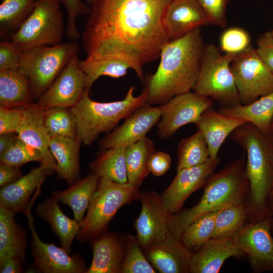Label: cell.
Instances as JSON below:
<instances>
[{"instance_id":"1","label":"cell","mask_w":273,"mask_h":273,"mask_svg":"<svg viewBox=\"0 0 273 273\" xmlns=\"http://www.w3.org/2000/svg\"><path fill=\"white\" fill-rule=\"evenodd\" d=\"M171 0H95L82 36L86 57L115 55L139 67L157 59L168 37L162 22Z\"/></svg>"},{"instance_id":"2","label":"cell","mask_w":273,"mask_h":273,"mask_svg":"<svg viewBox=\"0 0 273 273\" xmlns=\"http://www.w3.org/2000/svg\"><path fill=\"white\" fill-rule=\"evenodd\" d=\"M204 48L200 28L163 46L158 69L145 86L149 104L163 105L175 96L193 89Z\"/></svg>"},{"instance_id":"3","label":"cell","mask_w":273,"mask_h":273,"mask_svg":"<svg viewBox=\"0 0 273 273\" xmlns=\"http://www.w3.org/2000/svg\"><path fill=\"white\" fill-rule=\"evenodd\" d=\"M246 162L244 151L238 159L229 162L209 178L203 187V195L196 205L171 214L169 230L171 234L180 240L186 227L199 216L245 201L250 190Z\"/></svg>"},{"instance_id":"4","label":"cell","mask_w":273,"mask_h":273,"mask_svg":"<svg viewBox=\"0 0 273 273\" xmlns=\"http://www.w3.org/2000/svg\"><path fill=\"white\" fill-rule=\"evenodd\" d=\"M246 155V172L250 190L245 200L247 222L256 221L270 216L266 204L272 189L269 140L266 134L250 122L236 128L230 135Z\"/></svg>"},{"instance_id":"5","label":"cell","mask_w":273,"mask_h":273,"mask_svg":"<svg viewBox=\"0 0 273 273\" xmlns=\"http://www.w3.org/2000/svg\"><path fill=\"white\" fill-rule=\"evenodd\" d=\"M134 87L128 89L120 101L101 103L89 97L85 90L79 102L73 107L77 136L85 146L92 145L102 133H110L122 119H126L135 111L148 103V93L146 86L138 96L134 95Z\"/></svg>"},{"instance_id":"6","label":"cell","mask_w":273,"mask_h":273,"mask_svg":"<svg viewBox=\"0 0 273 273\" xmlns=\"http://www.w3.org/2000/svg\"><path fill=\"white\" fill-rule=\"evenodd\" d=\"M139 189L128 182L120 184L100 178L87 213L80 223L77 241L81 244L90 243L107 232L108 225L117 211L123 206L139 199Z\"/></svg>"},{"instance_id":"7","label":"cell","mask_w":273,"mask_h":273,"mask_svg":"<svg viewBox=\"0 0 273 273\" xmlns=\"http://www.w3.org/2000/svg\"><path fill=\"white\" fill-rule=\"evenodd\" d=\"M79 52L78 42L71 41L21 52L18 70L28 78L33 100L39 99Z\"/></svg>"},{"instance_id":"8","label":"cell","mask_w":273,"mask_h":273,"mask_svg":"<svg viewBox=\"0 0 273 273\" xmlns=\"http://www.w3.org/2000/svg\"><path fill=\"white\" fill-rule=\"evenodd\" d=\"M236 56L222 54L212 44L204 46L193 92L218 101L222 106L241 104L231 69Z\"/></svg>"},{"instance_id":"9","label":"cell","mask_w":273,"mask_h":273,"mask_svg":"<svg viewBox=\"0 0 273 273\" xmlns=\"http://www.w3.org/2000/svg\"><path fill=\"white\" fill-rule=\"evenodd\" d=\"M65 26L58 0H36L34 8L19 30L10 39L21 52L61 43Z\"/></svg>"},{"instance_id":"10","label":"cell","mask_w":273,"mask_h":273,"mask_svg":"<svg viewBox=\"0 0 273 273\" xmlns=\"http://www.w3.org/2000/svg\"><path fill=\"white\" fill-rule=\"evenodd\" d=\"M231 69L242 104H249L273 92V74L252 46L236 56Z\"/></svg>"},{"instance_id":"11","label":"cell","mask_w":273,"mask_h":273,"mask_svg":"<svg viewBox=\"0 0 273 273\" xmlns=\"http://www.w3.org/2000/svg\"><path fill=\"white\" fill-rule=\"evenodd\" d=\"M34 199H32L24 214L31 232V251L35 270L42 273H86L88 268L80 255L75 253L70 256L62 248L40 240L35 230L31 211Z\"/></svg>"},{"instance_id":"12","label":"cell","mask_w":273,"mask_h":273,"mask_svg":"<svg viewBox=\"0 0 273 273\" xmlns=\"http://www.w3.org/2000/svg\"><path fill=\"white\" fill-rule=\"evenodd\" d=\"M271 218L248 222L233 239L247 255L254 273L273 271V236Z\"/></svg>"},{"instance_id":"13","label":"cell","mask_w":273,"mask_h":273,"mask_svg":"<svg viewBox=\"0 0 273 273\" xmlns=\"http://www.w3.org/2000/svg\"><path fill=\"white\" fill-rule=\"evenodd\" d=\"M213 104V100L194 92L175 96L163 104L161 118L157 124L159 138L167 139L184 125L195 124L201 114Z\"/></svg>"},{"instance_id":"14","label":"cell","mask_w":273,"mask_h":273,"mask_svg":"<svg viewBox=\"0 0 273 273\" xmlns=\"http://www.w3.org/2000/svg\"><path fill=\"white\" fill-rule=\"evenodd\" d=\"M139 199L142 208L134 225L138 243L144 251L166 238L171 214L163 206L160 195L154 190L141 192Z\"/></svg>"},{"instance_id":"15","label":"cell","mask_w":273,"mask_h":273,"mask_svg":"<svg viewBox=\"0 0 273 273\" xmlns=\"http://www.w3.org/2000/svg\"><path fill=\"white\" fill-rule=\"evenodd\" d=\"M219 162L218 157L210 158L202 164L176 171L171 183L160 195L166 210L170 214L179 211L187 198L204 187Z\"/></svg>"},{"instance_id":"16","label":"cell","mask_w":273,"mask_h":273,"mask_svg":"<svg viewBox=\"0 0 273 273\" xmlns=\"http://www.w3.org/2000/svg\"><path fill=\"white\" fill-rule=\"evenodd\" d=\"M77 55L72 57L37 103L44 109L73 107L80 100L85 89V74L78 66Z\"/></svg>"},{"instance_id":"17","label":"cell","mask_w":273,"mask_h":273,"mask_svg":"<svg viewBox=\"0 0 273 273\" xmlns=\"http://www.w3.org/2000/svg\"><path fill=\"white\" fill-rule=\"evenodd\" d=\"M163 108V105L151 107L148 103L141 107L125 119L121 125L100 141V149L126 147L146 137L148 131L159 121Z\"/></svg>"},{"instance_id":"18","label":"cell","mask_w":273,"mask_h":273,"mask_svg":"<svg viewBox=\"0 0 273 273\" xmlns=\"http://www.w3.org/2000/svg\"><path fill=\"white\" fill-rule=\"evenodd\" d=\"M45 110L37 103L26 105L16 133L26 144L40 152L42 156L40 164L54 173L56 172L57 162L50 148L51 137L44 122Z\"/></svg>"},{"instance_id":"19","label":"cell","mask_w":273,"mask_h":273,"mask_svg":"<svg viewBox=\"0 0 273 273\" xmlns=\"http://www.w3.org/2000/svg\"><path fill=\"white\" fill-rule=\"evenodd\" d=\"M162 22L168 41L210 24L197 0H171L165 11Z\"/></svg>"},{"instance_id":"20","label":"cell","mask_w":273,"mask_h":273,"mask_svg":"<svg viewBox=\"0 0 273 273\" xmlns=\"http://www.w3.org/2000/svg\"><path fill=\"white\" fill-rule=\"evenodd\" d=\"M128 235L106 232L91 244L93 258L86 273H121Z\"/></svg>"},{"instance_id":"21","label":"cell","mask_w":273,"mask_h":273,"mask_svg":"<svg viewBox=\"0 0 273 273\" xmlns=\"http://www.w3.org/2000/svg\"><path fill=\"white\" fill-rule=\"evenodd\" d=\"M144 251L158 272L190 273L192 251L170 231L163 241Z\"/></svg>"},{"instance_id":"22","label":"cell","mask_w":273,"mask_h":273,"mask_svg":"<svg viewBox=\"0 0 273 273\" xmlns=\"http://www.w3.org/2000/svg\"><path fill=\"white\" fill-rule=\"evenodd\" d=\"M195 250L191 255L190 273H218L228 258L246 255L233 238H211Z\"/></svg>"},{"instance_id":"23","label":"cell","mask_w":273,"mask_h":273,"mask_svg":"<svg viewBox=\"0 0 273 273\" xmlns=\"http://www.w3.org/2000/svg\"><path fill=\"white\" fill-rule=\"evenodd\" d=\"M53 174L44 165L32 168L27 174L15 181L1 187L0 205L12 211L15 214L25 213L33 193L40 188L47 176Z\"/></svg>"},{"instance_id":"24","label":"cell","mask_w":273,"mask_h":273,"mask_svg":"<svg viewBox=\"0 0 273 273\" xmlns=\"http://www.w3.org/2000/svg\"><path fill=\"white\" fill-rule=\"evenodd\" d=\"M80 69L85 74V89L89 91L95 81L102 76L120 78L125 75L128 69H133L139 79L144 82L142 67L131 60L115 55H102L87 56L78 60Z\"/></svg>"},{"instance_id":"25","label":"cell","mask_w":273,"mask_h":273,"mask_svg":"<svg viewBox=\"0 0 273 273\" xmlns=\"http://www.w3.org/2000/svg\"><path fill=\"white\" fill-rule=\"evenodd\" d=\"M246 122L240 118L223 115L211 107L201 114L195 124L206 142L210 157L215 159L218 157L219 150L226 138Z\"/></svg>"},{"instance_id":"26","label":"cell","mask_w":273,"mask_h":273,"mask_svg":"<svg viewBox=\"0 0 273 273\" xmlns=\"http://www.w3.org/2000/svg\"><path fill=\"white\" fill-rule=\"evenodd\" d=\"M15 215L7 208L0 205V267L14 256L18 257L25 264L27 232L17 222Z\"/></svg>"},{"instance_id":"27","label":"cell","mask_w":273,"mask_h":273,"mask_svg":"<svg viewBox=\"0 0 273 273\" xmlns=\"http://www.w3.org/2000/svg\"><path fill=\"white\" fill-rule=\"evenodd\" d=\"M81 142L78 137L61 136L51 139L50 150L57 162L56 172L71 186L79 180V151Z\"/></svg>"},{"instance_id":"28","label":"cell","mask_w":273,"mask_h":273,"mask_svg":"<svg viewBox=\"0 0 273 273\" xmlns=\"http://www.w3.org/2000/svg\"><path fill=\"white\" fill-rule=\"evenodd\" d=\"M59 202L53 197L37 204V216L47 221L60 239L61 248L70 254L72 241L80 230V224L75 219L66 216L61 210Z\"/></svg>"},{"instance_id":"29","label":"cell","mask_w":273,"mask_h":273,"mask_svg":"<svg viewBox=\"0 0 273 273\" xmlns=\"http://www.w3.org/2000/svg\"><path fill=\"white\" fill-rule=\"evenodd\" d=\"M99 181L100 178L91 172L66 190L52 191V196L59 202L68 205L73 212L74 219L80 223Z\"/></svg>"},{"instance_id":"30","label":"cell","mask_w":273,"mask_h":273,"mask_svg":"<svg viewBox=\"0 0 273 273\" xmlns=\"http://www.w3.org/2000/svg\"><path fill=\"white\" fill-rule=\"evenodd\" d=\"M217 111L223 115L250 122L266 135L273 117V92L249 104L221 106Z\"/></svg>"},{"instance_id":"31","label":"cell","mask_w":273,"mask_h":273,"mask_svg":"<svg viewBox=\"0 0 273 273\" xmlns=\"http://www.w3.org/2000/svg\"><path fill=\"white\" fill-rule=\"evenodd\" d=\"M33 100L26 76L18 69L0 71V108L27 105Z\"/></svg>"},{"instance_id":"32","label":"cell","mask_w":273,"mask_h":273,"mask_svg":"<svg viewBox=\"0 0 273 273\" xmlns=\"http://www.w3.org/2000/svg\"><path fill=\"white\" fill-rule=\"evenodd\" d=\"M125 149V146H118L100 149L88 165L90 171L100 178L120 184L127 183Z\"/></svg>"},{"instance_id":"33","label":"cell","mask_w":273,"mask_h":273,"mask_svg":"<svg viewBox=\"0 0 273 273\" xmlns=\"http://www.w3.org/2000/svg\"><path fill=\"white\" fill-rule=\"evenodd\" d=\"M155 151L153 141L146 136L126 147L125 162L129 183L140 188L150 173L148 169L149 161Z\"/></svg>"},{"instance_id":"34","label":"cell","mask_w":273,"mask_h":273,"mask_svg":"<svg viewBox=\"0 0 273 273\" xmlns=\"http://www.w3.org/2000/svg\"><path fill=\"white\" fill-rule=\"evenodd\" d=\"M36 0H2L0 35L10 39L32 13Z\"/></svg>"},{"instance_id":"35","label":"cell","mask_w":273,"mask_h":273,"mask_svg":"<svg viewBox=\"0 0 273 273\" xmlns=\"http://www.w3.org/2000/svg\"><path fill=\"white\" fill-rule=\"evenodd\" d=\"M247 221L245 201L225 208L216 216L212 238H233L245 226Z\"/></svg>"},{"instance_id":"36","label":"cell","mask_w":273,"mask_h":273,"mask_svg":"<svg viewBox=\"0 0 273 273\" xmlns=\"http://www.w3.org/2000/svg\"><path fill=\"white\" fill-rule=\"evenodd\" d=\"M210 158L206 142L201 132L180 140L178 146L176 171L202 164Z\"/></svg>"},{"instance_id":"37","label":"cell","mask_w":273,"mask_h":273,"mask_svg":"<svg viewBox=\"0 0 273 273\" xmlns=\"http://www.w3.org/2000/svg\"><path fill=\"white\" fill-rule=\"evenodd\" d=\"M44 122L51 138L77 137L76 122L71 107H56L46 109Z\"/></svg>"},{"instance_id":"38","label":"cell","mask_w":273,"mask_h":273,"mask_svg":"<svg viewBox=\"0 0 273 273\" xmlns=\"http://www.w3.org/2000/svg\"><path fill=\"white\" fill-rule=\"evenodd\" d=\"M221 210L203 214L186 227L180 240L188 249H195L212 238L216 218Z\"/></svg>"},{"instance_id":"39","label":"cell","mask_w":273,"mask_h":273,"mask_svg":"<svg viewBox=\"0 0 273 273\" xmlns=\"http://www.w3.org/2000/svg\"><path fill=\"white\" fill-rule=\"evenodd\" d=\"M41 160L40 152L26 144L18 135L11 145L0 154L1 163L17 167L29 162H40Z\"/></svg>"},{"instance_id":"40","label":"cell","mask_w":273,"mask_h":273,"mask_svg":"<svg viewBox=\"0 0 273 273\" xmlns=\"http://www.w3.org/2000/svg\"><path fill=\"white\" fill-rule=\"evenodd\" d=\"M144 250L138 243L136 237L128 235L126 252L121 273H156Z\"/></svg>"},{"instance_id":"41","label":"cell","mask_w":273,"mask_h":273,"mask_svg":"<svg viewBox=\"0 0 273 273\" xmlns=\"http://www.w3.org/2000/svg\"><path fill=\"white\" fill-rule=\"evenodd\" d=\"M220 51L225 54L237 56L249 48L251 39L249 34L239 27L226 29L220 37Z\"/></svg>"},{"instance_id":"42","label":"cell","mask_w":273,"mask_h":273,"mask_svg":"<svg viewBox=\"0 0 273 273\" xmlns=\"http://www.w3.org/2000/svg\"><path fill=\"white\" fill-rule=\"evenodd\" d=\"M58 1L61 5L64 6L68 15L65 35L69 39L75 40L80 37V34L76 26V18L80 15H89L91 8L82 0Z\"/></svg>"},{"instance_id":"43","label":"cell","mask_w":273,"mask_h":273,"mask_svg":"<svg viewBox=\"0 0 273 273\" xmlns=\"http://www.w3.org/2000/svg\"><path fill=\"white\" fill-rule=\"evenodd\" d=\"M229 0H197L210 24L224 28L227 24L226 10Z\"/></svg>"},{"instance_id":"44","label":"cell","mask_w":273,"mask_h":273,"mask_svg":"<svg viewBox=\"0 0 273 273\" xmlns=\"http://www.w3.org/2000/svg\"><path fill=\"white\" fill-rule=\"evenodd\" d=\"M26 106L0 108V134L16 133Z\"/></svg>"},{"instance_id":"45","label":"cell","mask_w":273,"mask_h":273,"mask_svg":"<svg viewBox=\"0 0 273 273\" xmlns=\"http://www.w3.org/2000/svg\"><path fill=\"white\" fill-rule=\"evenodd\" d=\"M21 53L11 41H1L0 71L18 69Z\"/></svg>"},{"instance_id":"46","label":"cell","mask_w":273,"mask_h":273,"mask_svg":"<svg viewBox=\"0 0 273 273\" xmlns=\"http://www.w3.org/2000/svg\"><path fill=\"white\" fill-rule=\"evenodd\" d=\"M256 51L259 57L273 74V36L270 31L261 34L257 40Z\"/></svg>"},{"instance_id":"47","label":"cell","mask_w":273,"mask_h":273,"mask_svg":"<svg viewBox=\"0 0 273 273\" xmlns=\"http://www.w3.org/2000/svg\"><path fill=\"white\" fill-rule=\"evenodd\" d=\"M171 163V159L168 154L156 150L150 158L148 169L154 176H160L169 170Z\"/></svg>"},{"instance_id":"48","label":"cell","mask_w":273,"mask_h":273,"mask_svg":"<svg viewBox=\"0 0 273 273\" xmlns=\"http://www.w3.org/2000/svg\"><path fill=\"white\" fill-rule=\"evenodd\" d=\"M20 167L12 166L4 163L0 164V186L12 183L21 176Z\"/></svg>"},{"instance_id":"49","label":"cell","mask_w":273,"mask_h":273,"mask_svg":"<svg viewBox=\"0 0 273 273\" xmlns=\"http://www.w3.org/2000/svg\"><path fill=\"white\" fill-rule=\"evenodd\" d=\"M25 264L17 256L9 258L3 266L0 267L1 273H20L23 271Z\"/></svg>"},{"instance_id":"50","label":"cell","mask_w":273,"mask_h":273,"mask_svg":"<svg viewBox=\"0 0 273 273\" xmlns=\"http://www.w3.org/2000/svg\"><path fill=\"white\" fill-rule=\"evenodd\" d=\"M16 133H7L0 134V154L6 150L12 143L17 135Z\"/></svg>"},{"instance_id":"51","label":"cell","mask_w":273,"mask_h":273,"mask_svg":"<svg viewBox=\"0 0 273 273\" xmlns=\"http://www.w3.org/2000/svg\"><path fill=\"white\" fill-rule=\"evenodd\" d=\"M266 204L269 211L271 218V230L273 233V190H271L268 194L266 199Z\"/></svg>"},{"instance_id":"52","label":"cell","mask_w":273,"mask_h":273,"mask_svg":"<svg viewBox=\"0 0 273 273\" xmlns=\"http://www.w3.org/2000/svg\"><path fill=\"white\" fill-rule=\"evenodd\" d=\"M266 136L268 140L273 143V117L271 119Z\"/></svg>"},{"instance_id":"53","label":"cell","mask_w":273,"mask_h":273,"mask_svg":"<svg viewBox=\"0 0 273 273\" xmlns=\"http://www.w3.org/2000/svg\"><path fill=\"white\" fill-rule=\"evenodd\" d=\"M269 147H270V163L271 166V171H272V189L273 190V143L269 141Z\"/></svg>"},{"instance_id":"54","label":"cell","mask_w":273,"mask_h":273,"mask_svg":"<svg viewBox=\"0 0 273 273\" xmlns=\"http://www.w3.org/2000/svg\"><path fill=\"white\" fill-rule=\"evenodd\" d=\"M82 1H83L84 2H85L89 5H92V4L94 3V2L95 0H82Z\"/></svg>"},{"instance_id":"55","label":"cell","mask_w":273,"mask_h":273,"mask_svg":"<svg viewBox=\"0 0 273 273\" xmlns=\"http://www.w3.org/2000/svg\"><path fill=\"white\" fill-rule=\"evenodd\" d=\"M270 32L271 33V34L272 35V36H273V30H270Z\"/></svg>"}]
</instances>
